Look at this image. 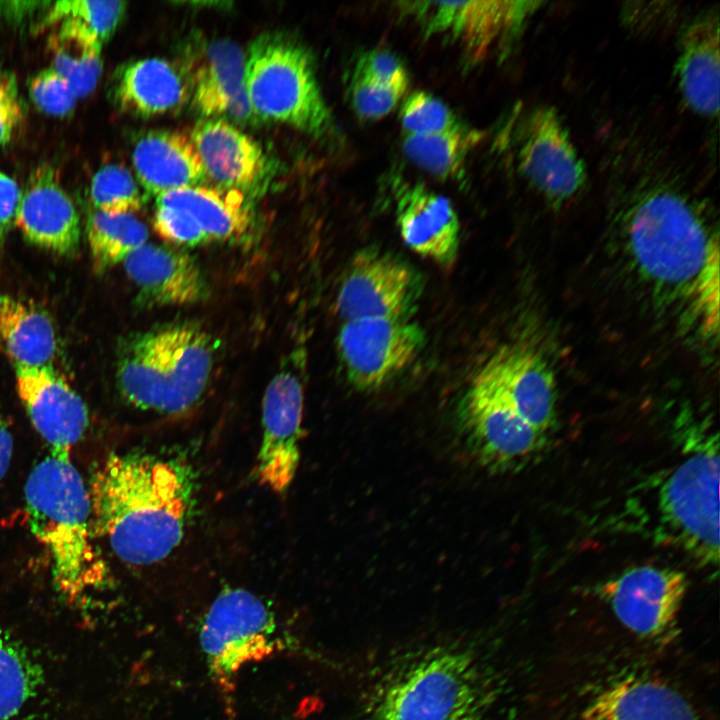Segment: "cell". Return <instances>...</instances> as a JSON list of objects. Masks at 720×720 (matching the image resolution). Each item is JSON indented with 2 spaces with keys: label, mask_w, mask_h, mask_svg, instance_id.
Listing matches in <instances>:
<instances>
[{
  "label": "cell",
  "mask_w": 720,
  "mask_h": 720,
  "mask_svg": "<svg viewBox=\"0 0 720 720\" xmlns=\"http://www.w3.org/2000/svg\"><path fill=\"white\" fill-rule=\"evenodd\" d=\"M623 152L609 177L614 229L641 275L692 296L705 265L719 253L710 209L656 152Z\"/></svg>",
  "instance_id": "1"
},
{
  "label": "cell",
  "mask_w": 720,
  "mask_h": 720,
  "mask_svg": "<svg viewBox=\"0 0 720 720\" xmlns=\"http://www.w3.org/2000/svg\"><path fill=\"white\" fill-rule=\"evenodd\" d=\"M89 495L94 534L133 565L165 559L180 544L197 503V475L183 456L111 454L93 473Z\"/></svg>",
  "instance_id": "2"
},
{
  "label": "cell",
  "mask_w": 720,
  "mask_h": 720,
  "mask_svg": "<svg viewBox=\"0 0 720 720\" xmlns=\"http://www.w3.org/2000/svg\"><path fill=\"white\" fill-rule=\"evenodd\" d=\"M24 498L27 523L49 554L56 589L77 601L103 584L106 568L93 542L89 491L69 450H51L33 468Z\"/></svg>",
  "instance_id": "3"
},
{
  "label": "cell",
  "mask_w": 720,
  "mask_h": 720,
  "mask_svg": "<svg viewBox=\"0 0 720 720\" xmlns=\"http://www.w3.org/2000/svg\"><path fill=\"white\" fill-rule=\"evenodd\" d=\"M214 362V342L192 322H176L123 338L117 349L116 383L136 408L175 415L204 395Z\"/></svg>",
  "instance_id": "4"
},
{
  "label": "cell",
  "mask_w": 720,
  "mask_h": 720,
  "mask_svg": "<svg viewBox=\"0 0 720 720\" xmlns=\"http://www.w3.org/2000/svg\"><path fill=\"white\" fill-rule=\"evenodd\" d=\"M494 690L479 661L459 648H436L393 673L367 720H490Z\"/></svg>",
  "instance_id": "5"
},
{
  "label": "cell",
  "mask_w": 720,
  "mask_h": 720,
  "mask_svg": "<svg viewBox=\"0 0 720 720\" xmlns=\"http://www.w3.org/2000/svg\"><path fill=\"white\" fill-rule=\"evenodd\" d=\"M244 89L258 119L289 125L313 136L332 124L312 56L288 33L258 35L245 54Z\"/></svg>",
  "instance_id": "6"
},
{
  "label": "cell",
  "mask_w": 720,
  "mask_h": 720,
  "mask_svg": "<svg viewBox=\"0 0 720 720\" xmlns=\"http://www.w3.org/2000/svg\"><path fill=\"white\" fill-rule=\"evenodd\" d=\"M685 448L687 455L660 488V523L698 562L718 565V436L694 432Z\"/></svg>",
  "instance_id": "7"
},
{
  "label": "cell",
  "mask_w": 720,
  "mask_h": 720,
  "mask_svg": "<svg viewBox=\"0 0 720 720\" xmlns=\"http://www.w3.org/2000/svg\"><path fill=\"white\" fill-rule=\"evenodd\" d=\"M519 112L508 141L516 172L553 206L575 199L583 192L588 173L559 112L548 104Z\"/></svg>",
  "instance_id": "8"
},
{
  "label": "cell",
  "mask_w": 720,
  "mask_h": 720,
  "mask_svg": "<svg viewBox=\"0 0 720 720\" xmlns=\"http://www.w3.org/2000/svg\"><path fill=\"white\" fill-rule=\"evenodd\" d=\"M200 643L210 673L224 693L232 692L234 678L245 664L280 649L271 609L241 588L224 590L213 601L201 625Z\"/></svg>",
  "instance_id": "9"
},
{
  "label": "cell",
  "mask_w": 720,
  "mask_h": 720,
  "mask_svg": "<svg viewBox=\"0 0 720 720\" xmlns=\"http://www.w3.org/2000/svg\"><path fill=\"white\" fill-rule=\"evenodd\" d=\"M306 360L302 349L288 354L263 397L257 473L260 481L277 493L289 487L299 464Z\"/></svg>",
  "instance_id": "10"
},
{
  "label": "cell",
  "mask_w": 720,
  "mask_h": 720,
  "mask_svg": "<svg viewBox=\"0 0 720 720\" xmlns=\"http://www.w3.org/2000/svg\"><path fill=\"white\" fill-rule=\"evenodd\" d=\"M687 587L681 571L638 566L607 580L596 592L626 630L646 641L663 643L677 633Z\"/></svg>",
  "instance_id": "11"
},
{
  "label": "cell",
  "mask_w": 720,
  "mask_h": 720,
  "mask_svg": "<svg viewBox=\"0 0 720 720\" xmlns=\"http://www.w3.org/2000/svg\"><path fill=\"white\" fill-rule=\"evenodd\" d=\"M459 408L468 445L490 469L519 468L545 445L547 436L531 427L495 387L477 376Z\"/></svg>",
  "instance_id": "12"
},
{
  "label": "cell",
  "mask_w": 720,
  "mask_h": 720,
  "mask_svg": "<svg viewBox=\"0 0 720 720\" xmlns=\"http://www.w3.org/2000/svg\"><path fill=\"white\" fill-rule=\"evenodd\" d=\"M424 343V330L408 318H369L344 321L337 350L348 381L372 391L410 365Z\"/></svg>",
  "instance_id": "13"
},
{
  "label": "cell",
  "mask_w": 720,
  "mask_h": 720,
  "mask_svg": "<svg viewBox=\"0 0 720 720\" xmlns=\"http://www.w3.org/2000/svg\"><path fill=\"white\" fill-rule=\"evenodd\" d=\"M537 1H420L407 3L426 34L456 40L471 60L509 43L539 9Z\"/></svg>",
  "instance_id": "14"
},
{
  "label": "cell",
  "mask_w": 720,
  "mask_h": 720,
  "mask_svg": "<svg viewBox=\"0 0 720 720\" xmlns=\"http://www.w3.org/2000/svg\"><path fill=\"white\" fill-rule=\"evenodd\" d=\"M412 269L400 259L374 248L358 251L340 283L336 306L344 321L408 318L417 297Z\"/></svg>",
  "instance_id": "15"
},
{
  "label": "cell",
  "mask_w": 720,
  "mask_h": 720,
  "mask_svg": "<svg viewBox=\"0 0 720 720\" xmlns=\"http://www.w3.org/2000/svg\"><path fill=\"white\" fill-rule=\"evenodd\" d=\"M477 377L495 387L531 427L547 436L556 419L557 390L554 373L541 354L528 346L505 345Z\"/></svg>",
  "instance_id": "16"
},
{
  "label": "cell",
  "mask_w": 720,
  "mask_h": 720,
  "mask_svg": "<svg viewBox=\"0 0 720 720\" xmlns=\"http://www.w3.org/2000/svg\"><path fill=\"white\" fill-rule=\"evenodd\" d=\"M18 395L32 425L51 450H71L84 435L88 410L52 365L15 366Z\"/></svg>",
  "instance_id": "17"
},
{
  "label": "cell",
  "mask_w": 720,
  "mask_h": 720,
  "mask_svg": "<svg viewBox=\"0 0 720 720\" xmlns=\"http://www.w3.org/2000/svg\"><path fill=\"white\" fill-rule=\"evenodd\" d=\"M123 266L142 308L193 304L208 295L197 262L183 250L146 242L123 260Z\"/></svg>",
  "instance_id": "18"
},
{
  "label": "cell",
  "mask_w": 720,
  "mask_h": 720,
  "mask_svg": "<svg viewBox=\"0 0 720 720\" xmlns=\"http://www.w3.org/2000/svg\"><path fill=\"white\" fill-rule=\"evenodd\" d=\"M674 80L685 105L694 113L719 114V10L701 11L681 30Z\"/></svg>",
  "instance_id": "19"
},
{
  "label": "cell",
  "mask_w": 720,
  "mask_h": 720,
  "mask_svg": "<svg viewBox=\"0 0 720 720\" xmlns=\"http://www.w3.org/2000/svg\"><path fill=\"white\" fill-rule=\"evenodd\" d=\"M395 216L410 250L442 266L454 263L460 222L449 199L421 184L403 185L396 193Z\"/></svg>",
  "instance_id": "20"
},
{
  "label": "cell",
  "mask_w": 720,
  "mask_h": 720,
  "mask_svg": "<svg viewBox=\"0 0 720 720\" xmlns=\"http://www.w3.org/2000/svg\"><path fill=\"white\" fill-rule=\"evenodd\" d=\"M245 53L233 41L196 38L184 51L181 74L204 117L227 113L244 89Z\"/></svg>",
  "instance_id": "21"
},
{
  "label": "cell",
  "mask_w": 720,
  "mask_h": 720,
  "mask_svg": "<svg viewBox=\"0 0 720 720\" xmlns=\"http://www.w3.org/2000/svg\"><path fill=\"white\" fill-rule=\"evenodd\" d=\"M17 226L32 244L70 256L79 247L80 219L76 207L50 166L30 176L17 217Z\"/></svg>",
  "instance_id": "22"
},
{
  "label": "cell",
  "mask_w": 720,
  "mask_h": 720,
  "mask_svg": "<svg viewBox=\"0 0 720 720\" xmlns=\"http://www.w3.org/2000/svg\"><path fill=\"white\" fill-rule=\"evenodd\" d=\"M578 720H700L692 703L672 685L629 675L602 687Z\"/></svg>",
  "instance_id": "23"
},
{
  "label": "cell",
  "mask_w": 720,
  "mask_h": 720,
  "mask_svg": "<svg viewBox=\"0 0 720 720\" xmlns=\"http://www.w3.org/2000/svg\"><path fill=\"white\" fill-rule=\"evenodd\" d=\"M190 137L206 176L216 186L244 192L264 178L268 159L263 147L231 123L221 119L200 121Z\"/></svg>",
  "instance_id": "24"
},
{
  "label": "cell",
  "mask_w": 720,
  "mask_h": 720,
  "mask_svg": "<svg viewBox=\"0 0 720 720\" xmlns=\"http://www.w3.org/2000/svg\"><path fill=\"white\" fill-rule=\"evenodd\" d=\"M132 163L140 187L157 196L201 185L207 176L191 137L176 130H151L134 144Z\"/></svg>",
  "instance_id": "25"
},
{
  "label": "cell",
  "mask_w": 720,
  "mask_h": 720,
  "mask_svg": "<svg viewBox=\"0 0 720 720\" xmlns=\"http://www.w3.org/2000/svg\"><path fill=\"white\" fill-rule=\"evenodd\" d=\"M112 95L122 111L139 117L179 111L190 98L180 70L161 58L139 59L121 66Z\"/></svg>",
  "instance_id": "26"
},
{
  "label": "cell",
  "mask_w": 720,
  "mask_h": 720,
  "mask_svg": "<svg viewBox=\"0 0 720 720\" xmlns=\"http://www.w3.org/2000/svg\"><path fill=\"white\" fill-rule=\"evenodd\" d=\"M157 206L189 214L210 240H237L248 231L252 213L245 193L232 188L195 185L163 193Z\"/></svg>",
  "instance_id": "27"
},
{
  "label": "cell",
  "mask_w": 720,
  "mask_h": 720,
  "mask_svg": "<svg viewBox=\"0 0 720 720\" xmlns=\"http://www.w3.org/2000/svg\"><path fill=\"white\" fill-rule=\"evenodd\" d=\"M0 350L14 366L51 365L57 339L50 317L38 307L0 292Z\"/></svg>",
  "instance_id": "28"
},
{
  "label": "cell",
  "mask_w": 720,
  "mask_h": 720,
  "mask_svg": "<svg viewBox=\"0 0 720 720\" xmlns=\"http://www.w3.org/2000/svg\"><path fill=\"white\" fill-rule=\"evenodd\" d=\"M482 131L466 126L436 134H404L402 149L416 166L441 180H461L471 151L481 142Z\"/></svg>",
  "instance_id": "29"
},
{
  "label": "cell",
  "mask_w": 720,
  "mask_h": 720,
  "mask_svg": "<svg viewBox=\"0 0 720 720\" xmlns=\"http://www.w3.org/2000/svg\"><path fill=\"white\" fill-rule=\"evenodd\" d=\"M49 47L53 56L52 68L72 86L77 98L90 94L102 71L103 44L88 31L68 22L52 27Z\"/></svg>",
  "instance_id": "30"
},
{
  "label": "cell",
  "mask_w": 720,
  "mask_h": 720,
  "mask_svg": "<svg viewBox=\"0 0 720 720\" xmlns=\"http://www.w3.org/2000/svg\"><path fill=\"white\" fill-rule=\"evenodd\" d=\"M93 268L103 273L146 243L148 229L134 214H110L95 210L87 224Z\"/></svg>",
  "instance_id": "31"
},
{
  "label": "cell",
  "mask_w": 720,
  "mask_h": 720,
  "mask_svg": "<svg viewBox=\"0 0 720 720\" xmlns=\"http://www.w3.org/2000/svg\"><path fill=\"white\" fill-rule=\"evenodd\" d=\"M40 684L38 667L26 650L0 630V720L18 716Z\"/></svg>",
  "instance_id": "32"
},
{
  "label": "cell",
  "mask_w": 720,
  "mask_h": 720,
  "mask_svg": "<svg viewBox=\"0 0 720 720\" xmlns=\"http://www.w3.org/2000/svg\"><path fill=\"white\" fill-rule=\"evenodd\" d=\"M125 8L126 3L122 1L61 0L48 8L40 27L48 29L60 22L72 23L104 44L116 30Z\"/></svg>",
  "instance_id": "33"
},
{
  "label": "cell",
  "mask_w": 720,
  "mask_h": 720,
  "mask_svg": "<svg viewBox=\"0 0 720 720\" xmlns=\"http://www.w3.org/2000/svg\"><path fill=\"white\" fill-rule=\"evenodd\" d=\"M90 196L95 210L110 214H133L145 200L130 171L117 164L105 165L95 173Z\"/></svg>",
  "instance_id": "34"
},
{
  "label": "cell",
  "mask_w": 720,
  "mask_h": 720,
  "mask_svg": "<svg viewBox=\"0 0 720 720\" xmlns=\"http://www.w3.org/2000/svg\"><path fill=\"white\" fill-rule=\"evenodd\" d=\"M399 117L404 134L411 135L442 133L463 125L444 102L425 91L407 95L402 100Z\"/></svg>",
  "instance_id": "35"
},
{
  "label": "cell",
  "mask_w": 720,
  "mask_h": 720,
  "mask_svg": "<svg viewBox=\"0 0 720 720\" xmlns=\"http://www.w3.org/2000/svg\"><path fill=\"white\" fill-rule=\"evenodd\" d=\"M406 91L407 87L404 86L385 85L353 74L349 96L358 117L378 120L398 106Z\"/></svg>",
  "instance_id": "36"
},
{
  "label": "cell",
  "mask_w": 720,
  "mask_h": 720,
  "mask_svg": "<svg viewBox=\"0 0 720 720\" xmlns=\"http://www.w3.org/2000/svg\"><path fill=\"white\" fill-rule=\"evenodd\" d=\"M29 93L41 111L53 116L69 114L77 100L67 79L52 67L40 71L32 78Z\"/></svg>",
  "instance_id": "37"
},
{
  "label": "cell",
  "mask_w": 720,
  "mask_h": 720,
  "mask_svg": "<svg viewBox=\"0 0 720 720\" xmlns=\"http://www.w3.org/2000/svg\"><path fill=\"white\" fill-rule=\"evenodd\" d=\"M153 228L162 239L181 246H196L209 241L198 223L179 209L157 206Z\"/></svg>",
  "instance_id": "38"
},
{
  "label": "cell",
  "mask_w": 720,
  "mask_h": 720,
  "mask_svg": "<svg viewBox=\"0 0 720 720\" xmlns=\"http://www.w3.org/2000/svg\"><path fill=\"white\" fill-rule=\"evenodd\" d=\"M678 11L672 2H629L624 4L621 18L629 30L648 35L673 24Z\"/></svg>",
  "instance_id": "39"
},
{
  "label": "cell",
  "mask_w": 720,
  "mask_h": 720,
  "mask_svg": "<svg viewBox=\"0 0 720 720\" xmlns=\"http://www.w3.org/2000/svg\"><path fill=\"white\" fill-rule=\"evenodd\" d=\"M354 75L385 84L408 87L407 71L400 59L389 51L373 49L361 54Z\"/></svg>",
  "instance_id": "40"
},
{
  "label": "cell",
  "mask_w": 720,
  "mask_h": 720,
  "mask_svg": "<svg viewBox=\"0 0 720 720\" xmlns=\"http://www.w3.org/2000/svg\"><path fill=\"white\" fill-rule=\"evenodd\" d=\"M22 118L17 81L0 67V148L5 146Z\"/></svg>",
  "instance_id": "41"
},
{
  "label": "cell",
  "mask_w": 720,
  "mask_h": 720,
  "mask_svg": "<svg viewBox=\"0 0 720 720\" xmlns=\"http://www.w3.org/2000/svg\"><path fill=\"white\" fill-rule=\"evenodd\" d=\"M22 191L18 183L0 171V241L17 222Z\"/></svg>",
  "instance_id": "42"
},
{
  "label": "cell",
  "mask_w": 720,
  "mask_h": 720,
  "mask_svg": "<svg viewBox=\"0 0 720 720\" xmlns=\"http://www.w3.org/2000/svg\"><path fill=\"white\" fill-rule=\"evenodd\" d=\"M13 451V436L8 424L0 417V481L6 474Z\"/></svg>",
  "instance_id": "43"
}]
</instances>
